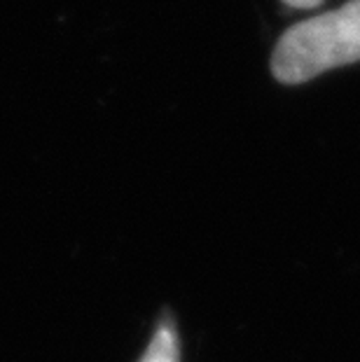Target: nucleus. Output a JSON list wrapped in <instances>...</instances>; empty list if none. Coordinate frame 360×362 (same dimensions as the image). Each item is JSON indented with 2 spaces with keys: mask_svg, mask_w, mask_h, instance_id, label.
Listing matches in <instances>:
<instances>
[{
  "mask_svg": "<svg viewBox=\"0 0 360 362\" xmlns=\"http://www.w3.org/2000/svg\"><path fill=\"white\" fill-rule=\"evenodd\" d=\"M360 61V0L290 26L272 57L274 78L300 84L316 75Z\"/></svg>",
  "mask_w": 360,
  "mask_h": 362,
  "instance_id": "1",
  "label": "nucleus"
},
{
  "mask_svg": "<svg viewBox=\"0 0 360 362\" xmlns=\"http://www.w3.org/2000/svg\"><path fill=\"white\" fill-rule=\"evenodd\" d=\"M178 358H180L178 337H175L173 327L159 325L141 362H178Z\"/></svg>",
  "mask_w": 360,
  "mask_h": 362,
  "instance_id": "2",
  "label": "nucleus"
},
{
  "mask_svg": "<svg viewBox=\"0 0 360 362\" xmlns=\"http://www.w3.org/2000/svg\"><path fill=\"white\" fill-rule=\"evenodd\" d=\"M286 7H293V10H313V7H318L323 0H281Z\"/></svg>",
  "mask_w": 360,
  "mask_h": 362,
  "instance_id": "3",
  "label": "nucleus"
}]
</instances>
